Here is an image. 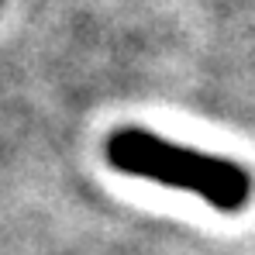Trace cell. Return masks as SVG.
Instances as JSON below:
<instances>
[{"instance_id": "6da1fadb", "label": "cell", "mask_w": 255, "mask_h": 255, "mask_svg": "<svg viewBox=\"0 0 255 255\" xmlns=\"http://www.w3.org/2000/svg\"><path fill=\"white\" fill-rule=\"evenodd\" d=\"M107 162L118 172L152 179L159 186L193 193L224 214L242 211L252 200V172L231 159L159 138L141 128H121L104 145Z\"/></svg>"}]
</instances>
